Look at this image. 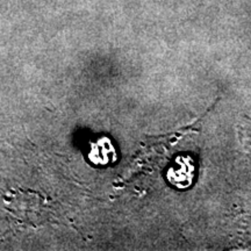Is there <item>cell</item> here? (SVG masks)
<instances>
[{
	"instance_id": "6da1fadb",
	"label": "cell",
	"mask_w": 251,
	"mask_h": 251,
	"mask_svg": "<svg viewBox=\"0 0 251 251\" xmlns=\"http://www.w3.org/2000/svg\"><path fill=\"white\" fill-rule=\"evenodd\" d=\"M192 170H194V165L190 157H178L176 159L175 166L169 171V179L176 186L180 188L187 187L192 183L193 174H188V172L185 174V171Z\"/></svg>"
}]
</instances>
